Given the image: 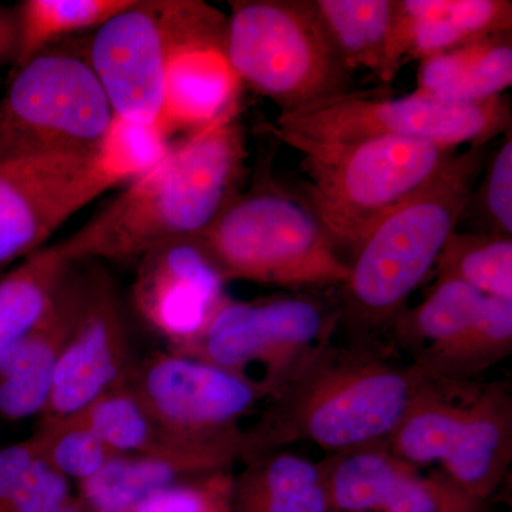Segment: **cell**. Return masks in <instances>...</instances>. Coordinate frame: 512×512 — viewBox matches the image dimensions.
<instances>
[{"mask_svg": "<svg viewBox=\"0 0 512 512\" xmlns=\"http://www.w3.org/2000/svg\"><path fill=\"white\" fill-rule=\"evenodd\" d=\"M237 104L168 147L160 163L121 191L72 237L64 258H141L175 239L198 237L239 194L247 144Z\"/></svg>", "mask_w": 512, "mask_h": 512, "instance_id": "1", "label": "cell"}, {"mask_svg": "<svg viewBox=\"0 0 512 512\" xmlns=\"http://www.w3.org/2000/svg\"><path fill=\"white\" fill-rule=\"evenodd\" d=\"M433 386L372 343L323 346L244 431L241 460L309 441L329 454L384 443Z\"/></svg>", "mask_w": 512, "mask_h": 512, "instance_id": "2", "label": "cell"}, {"mask_svg": "<svg viewBox=\"0 0 512 512\" xmlns=\"http://www.w3.org/2000/svg\"><path fill=\"white\" fill-rule=\"evenodd\" d=\"M485 147L458 153L430 185L377 222L352 252L339 286V325L352 343L392 325L424 281L473 200Z\"/></svg>", "mask_w": 512, "mask_h": 512, "instance_id": "3", "label": "cell"}, {"mask_svg": "<svg viewBox=\"0 0 512 512\" xmlns=\"http://www.w3.org/2000/svg\"><path fill=\"white\" fill-rule=\"evenodd\" d=\"M302 157L305 201L336 248L355 251L377 222L433 183L460 148L410 138L316 143L266 126Z\"/></svg>", "mask_w": 512, "mask_h": 512, "instance_id": "4", "label": "cell"}, {"mask_svg": "<svg viewBox=\"0 0 512 512\" xmlns=\"http://www.w3.org/2000/svg\"><path fill=\"white\" fill-rule=\"evenodd\" d=\"M228 281L281 286H340L349 268L311 208L262 175L198 235Z\"/></svg>", "mask_w": 512, "mask_h": 512, "instance_id": "5", "label": "cell"}, {"mask_svg": "<svg viewBox=\"0 0 512 512\" xmlns=\"http://www.w3.org/2000/svg\"><path fill=\"white\" fill-rule=\"evenodd\" d=\"M225 56L238 82L281 113L355 90L315 0L231 2Z\"/></svg>", "mask_w": 512, "mask_h": 512, "instance_id": "6", "label": "cell"}, {"mask_svg": "<svg viewBox=\"0 0 512 512\" xmlns=\"http://www.w3.org/2000/svg\"><path fill=\"white\" fill-rule=\"evenodd\" d=\"M227 22L228 16L204 2L136 0L103 23L94 35L90 66L114 117L161 127L171 60L188 46L225 47Z\"/></svg>", "mask_w": 512, "mask_h": 512, "instance_id": "7", "label": "cell"}, {"mask_svg": "<svg viewBox=\"0 0 512 512\" xmlns=\"http://www.w3.org/2000/svg\"><path fill=\"white\" fill-rule=\"evenodd\" d=\"M387 446L420 467L439 463L461 490L484 504L512 461V394L507 383L430 387Z\"/></svg>", "mask_w": 512, "mask_h": 512, "instance_id": "8", "label": "cell"}, {"mask_svg": "<svg viewBox=\"0 0 512 512\" xmlns=\"http://www.w3.org/2000/svg\"><path fill=\"white\" fill-rule=\"evenodd\" d=\"M510 100L446 103L392 90H350L279 113L275 130L316 143L342 144L373 138H410L460 148L485 147L511 131Z\"/></svg>", "mask_w": 512, "mask_h": 512, "instance_id": "9", "label": "cell"}, {"mask_svg": "<svg viewBox=\"0 0 512 512\" xmlns=\"http://www.w3.org/2000/svg\"><path fill=\"white\" fill-rule=\"evenodd\" d=\"M338 328V308L313 296H276L256 302L227 299L197 338L168 350L248 382L256 367L261 372L258 386L269 399L330 343Z\"/></svg>", "mask_w": 512, "mask_h": 512, "instance_id": "10", "label": "cell"}, {"mask_svg": "<svg viewBox=\"0 0 512 512\" xmlns=\"http://www.w3.org/2000/svg\"><path fill=\"white\" fill-rule=\"evenodd\" d=\"M113 119L90 63L40 53L15 70L0 100V158L97 153Z\"/></svg>", "mask_w": 512, "mask_h": 512, "instance_id": "11", "label": "cell"}, {"mask_svg": "<svg viewBox=\"0 0 512 512\" xmlns=\"http://www.w3.org/2000/svg\"><path fill=\"white\" fill-rule=\"evenodd\" d=\"M127 384L168 436L197 446L239 444L244 450L239 420L268 399L248 380L171 350L134 363Z\"/></svg>", "mask_w": 512, "mask_h": 512, "instance_id": "12", "label": "cell"}, {"mask_svg": "<svg viewBox=\"0 0 512 512\" xmlns=\"http://www.w3.org/2000/svg\"><path fill=\"white\" fill-rule=\"evenodd\" d=\"M121 183L100 151L0 158V266L35 254L64 222Z\"/></svg>", "mask_w": 512, "mask_h": 512, "instance_id": "13", "label": "cell"}, {"mask_svg": "<svg viewBox=\"0 0 512 512\" xmlns=\"http://www.w3.org/2000/svg\"><path fill=\"white\" fill-rule=\"evenodd\" d=\"M332 512H480L483 503L444 473L423 476L384 443L319 463Z\"/></svg>", "mask_w": 512, "mask_h": 512, "instance_id": "14", "label": "cell"}, {"mask_svg": "<svg viewBox=\"0 0 512 512\" xmlns=\"http://www.w3.org/2000/svg\"><path fill=\"white\" fill-rule=\"evenodd\" d=\"M224 285L197 237L175 239L141 256L134 306L170 349L177 348L197 338L227 301Z\"/></svg>", "mask_w": 512, "mask_h": 512, "instance_id": "15", "label": "cell"}, {"mask_svg": "<svg viewBox=\"0 0 512 512\" xmlns=\"http://www.w3.org/2000/svg\"><path fill=\"white\" fill-rule=\"evenodd\" d=\"M134 363L113 293L106 284L90 285L82 316L57 363L42 421L82 412L126 384Z\"/></svg>", "mask_w": 512, "mask_h": 512, "instance_id": "16", "label": "cell"}, {"mask_svg": "<svg viewBox=\"0 0 512 512\" xmlns=\"http://www.w3.org/2000/svg\"><path fill=\"white\" fill-rule=\"evenodd\" d=\"M89 286L64 276L52 305L32 329L0 355V417L42 414L57 363L82 316Z\"/></svg>", "mask_w": 512, "mask_h": 512, "instance_id": "17", "label": "cell"}, {"mask_svg": "<svg viewBox=\"0 0 512 512\" xmlns=\"http://www.w3.org/2000/svg\"><path fill=\"white\" fill-rule=\"evenodd\" d=\"M512 32L511 0H396L394 59L427 57Z\"/></svg>", "mask_w": 512, "mask_h": 512, "instance_id": "18", "label": "cell"}, {"mask_svg": "<svg viewBox=\"0 0 512 512\" xmlns=\"http://www.w3.org/2000/svg\"><path fill=\"white\" fill-rule=\"evenodd\" d=\"M238 79L229 67L224 46L194 45L181 49L165 76L161 127L165 134L177 128L208 126L234 106Z\"/></svg>", "mask_w": 512, "mask_h": 512, "instance_id": "19", "label": "cell"}, {"mask_svg": "<svg viewBox=\"0 0 512 512\" xmlns=\"http://www.w3.org/2000/svg\"><path fill=\"white\" fill-rule=\"evenodd\" d=\"M414 93L473 104L503 96L512 84V32L497 33L421 60Z\"/></svg>", "mask_w": 512, "mask_h": 512, "instance_id": "20", "label": "cell"}, {"mask_svg": "<svg viewBox=\"0 0 512 512\" xmlns=\"http://www.w3.org/2000/svg\"><path fill=\"white\" fill-rule=\"evenodd\" d=\"M229 512H332L319 463L269 451L245 460L232 484Z\"/></svg>", "mask_w": 512, "mask_h": 512, "instance_id": "21", "label": "cell"}, {"mask_svg": "<svg viewBox=\"0 0 512 512\" xmlns=\"http://www.w3.org/2000/svg\"><path fill=\"white\" fill-rule=\"evenodd\" d=\"M229 467L210 457L120 454L83 481L82 493L93 512H130L165 487Z\"/></svg>", "mask_w": 512, "mask_h": 512, "instance_id": "22", "label": "cell"}, {"mask_svg": "<svg viewBox=\"0 0 512 512\" xmlns=\"http://www.w3.org/2000/svg\"><path fill=\"white\" fill-rule=\"evenodd\" d=\"M315 6L350 72L365 69L393 82L400 70L393 53L396 0H315Z\"/></svg>", "mask_w": 512, "mask_h": 512, "instance_id": "23", "label": "cell"}, {"mask_svg": "<svg viewBox=\"0 0 512 512\" xmlns=\"http://www.w3.org/2000/svg\"><path fill=\"white\" fill-rule=\"evenodd\" d=\"M80 419L97 434L111 451L120 454L211 457L232 463L234 453L224 446H195L168 436L151 419L128 384L116 387L89 404Z\"/></svg>", "mask_w": 512, "mask_h": 512, "instance_id": "24", "label": "cell"}, {"mask_svg": "<svg viewBox=\"0 0 512 512\" xmlns=\"http://www.w3.org/2000/svg\"><path fill=\"white\" fill-rule=\"evenodd\" d=\"M487 296L456 279H437L427 298L403 309L390 329L394 340L420 366L436 356L477 318Z\"/></svg>", "mask_w": 512, "mask_h": 512, "instance_id": "25", "label": "cell"}, {"mask_svg": "<svg viewBox=\"0 0 512 512\" xmlns=\"http://www.w3.org/2000/svg\"><path fill=\"white\" fill-rule=\"evenodd\" d=\"M512 352V301L487 296L468 328L421 366L431 384L466 386Z\"/></svg>", "mask_w": 512, "mask_h": 512, "instance_id": "26", "label": "cell"}, {"mask_svg": "<svg viewBox=\"0 0 512 512\" xmlns=\"http://www.w3.org/2000/svg\"><path fill=\"white\" fill-rule=\"evenodd\" d=\"M70 265L53 245L25 258L0 281V355L45 316Z\"/></svg>", "mask_w": 512, "mask_h": 512, "instance_id": "27", "label": "cell"}, {"mask_svg": "<svg viewBox=\"0 0 512 512\" xmlns=\"http://www.w3.org/2000/svg\"><path fill=\"white\" fill-rule=\"evenodd\" d=\"M136 0H26L18 9L19 46L15 70L45 52L47 45L80 30L97 28Z\"/></svg>", "mask_w": 512, "mask_h": 512, "instance_id": "28", "label": "cell"}, {"mask_svg": "<svg viewBox=\"0 0 512 512\" xmlns=\"http://www.w3.org/2000/svg\"><path fill=\"white\" fill-rule=\"evenodd\" d=\"M437 279H456L491 298L512 301V238L454 231L437 259Z\"/></svg>", "mask_w": 512, "mask_h": 512, "instance_id": "29", "label": "cell"}, {"mask_svg": "<svg viewBox=\"0 0 512 512\" xmlns=\"http://www.w3.org/2000/svg\"><path fill=\"white\" fill-rule=\"evenodd\" d=\"M33 436L39 443L40 457L67 480L74 478L83 483L117 456L76 414L42 421Z\"/></svg>", "mask_w": 512, "mask_h": 512, "instance_id": "30", "label": "cell"}, {"mask_svg": "<svg viewBox=\"0 0 512 512\" xmlns=\"http://www.w3.org/2000/svg\"><path fill=\"white\" fill-rule=\"evenodd\" d=\"M168 147V136L160 126H140L114 117L99 151L107 167L126 183L160 163Z\"/></svg>", "mask_w": 512, "mask_h": 512, "instance_id": "31", "label": "cell"}, {"mask_svg": "<svg viewBox=\"0 0 512 512\" xmlns=\"http://www.w3.org/2000/svg\"><path fill=\"white\" fill-rule=\"evenodd\" d=\"M481 200L494 234L512 237V134H504L485 174Z\"/></svg>", "mask_w": 512, "mask_h": 512, "instance_id": "32", "label": "cell"}, {"mask_svg": "<svg viewBox=\"0 0 512 512\" xmlns=\"http://www.w3.org/2000/svg\"><path fill=\"white\" fill-rule=\"evenodd\" d=\"M69 503V480L37 456L20 480L13 512H57Z\"/></svg>", "mask_w": 512, "mask_h": 512, "instance_id": "33", "label": "cell"}, {"mask_svg": "<svg viewBox=\"0 0 512 512\" xmlns=\"http://www.w3.org/2000/svg\"><path fill=\"white\" fill-rule=\"evenodd\" d=\"M39 456L36 437L0 448V512H13V500L30 463Z\"/></svg>", "mask_w": 512, "mask_h": 512, "instance_id": "34", "label": "cell"}, {"mask_svg": "<svg viewBox=\"0 0 512 512\" xmlns=\"http://www.w3.org/2000/svg\"><path fill=\"white\" fill-rule=\"evenodd\" d=\"M18 46V10L0 8V63L15 62Z\"/></svg>", "mask_w": 512, "mask_h": 512, "instance_id": "35", "label": "cell"}, {"mask_svg": "<svg viewBox=\"0 0 512 512\" xmlns=\"http://www.w3.org/2000/svg\"><path fill=\"white\" fill-rule=\"evenodd\" d=\"M57 512H83L80 508L74 507V505L67 503L64 507L60 508Z\"/></svg>", "mask_w": 512, "mask_h": 512, "instance_id": "36", "label": "cell"}]
</instances>
